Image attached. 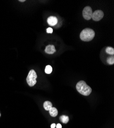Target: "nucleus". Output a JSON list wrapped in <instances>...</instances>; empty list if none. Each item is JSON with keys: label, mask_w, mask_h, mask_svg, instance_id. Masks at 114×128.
I'll return each instance as SVG.
<instances>
[{"label": "nucleus", "mask_w": 114, "mask_h": 128, "mask_svg": "<svg viewBox=\"0 0 114 128\" xmlns=\"http://www.w3.org/2000/svg\"><path fill=\"white\" fill-rule=\"evenodd\" d=\"M76 88L77 91L83 95L88 96L92 92L91 88L84 80L79 82L76 84Z\"/></svg>", "instance_id": "obj_1"}, {"label": "nucleus", "mask_w": 114, "mask_h": 128, "mask_svg": "<svg viewBox=\"0 0 114 128\" xmlns=\"http://www.w3.org/2000/svg\"><path fill=\"white\" fill-rule=\"evenodd\" d=\"M95 35V32L93 29L90 28H86L81 32L80 38L83 41L89 42L94 38Z\"/></svg>", "instance_id": "obj_2"}, {"label": "nucleus", "mask_w": 114, "mask_h": 128, "mask_svg": "<svg viewBox=\"0 0 114 128\" xmlns=\"http://www.w3.org/2000/svg\"><path fill=\"white\" fill-rule=\"evenodd\" d=\"M37 77V74L34 70H31L29 71L26 80L30 87H33L36 84Z\"/></svg>", "instance_id": "obj_3"}, {"label": "nucleus", "mask_w": 114, "mask_h": 128, "mask_svg": "<svg viewBox=\"0 0 114 128\" xmlns=\"http://www.w3.org/2000/svg\"><path fill=\"white\" fill-rule=\"evenodd\" d=\"M92 15L93 12L91 7L87 6L83 10L82 16L85 19L87 20H90L91 18H92Z\"/></svg>", "instance_id": "obj_4"}, {"label": "nucleus", "mask_w": 114, "mask_h": 128, "mask_svg": "<svg viewBox=\"0 0 114 128\" xmlns=\"http://www.w3.org/2000/svg\"><path fill=\"white\" fill-rule=\"evenodd\" d=\"M103 16H104V13L100 10H97L93 12V15L92 18L95 21H99L101 20Z\"/></svg>", "instance_id": "obj_5"}, {"label": "nucleus", "mask_w": 114, "mask_h": 128, "mask_svg": "<svg viewBox=\"0 0 114 128\" xmlns=\"http://www.w3.org/2000/svg\"><path fill=\"white\" fill-rule=\"evenodd\" d=\"M47 22L50 26H54L57 24L58 20L55 16H51L48 18Z\"/></svg>", "instance_id": "obj_6"}, {"label": "nucleus", "mask_w": 114, "mask_h": 128, "mask_svg": "<svg viewBox=\"0 0 114 128\" xmlns=\"http://www.w3.org/2000/svg\"><path fill=\"white\" fill-rule=\"evenodd\" d=\"M55 52H56V50L55 49L54 46L53 45H49L46 47L45 52L47 53V54H53V53Z\"/></svg>", "instance_id": "obj_7"}, {"label": "nucleus", "mask_w": 114, "mask_h": 128, "mask_svg": "<svg viewBox=\"0 0 114 128\" xmlns=\"http://www.w3.org/2000/svg\"><path fill=\"white\" fill-rule=\"evenodd\" d=\"M44 108L46 111H49L52 108V104L49 101H46L44 103Z\"/></svg>", "instance_id": "obj_8"}, {"label": "nucleus", "mask_w": 114, "mask_h": 128, "mask_svg": "<svg viewBox=\"0 0 114 128\" xmlns=\"http://www.w3.org/2000/svg\"><path fill=\"white\" fill-rule=\"evenodd\" d=\"M50 115L52 117H56L58 115V111L56 108L52 107L49 110Z\"/></svg>", "instance_id": "obj_9"}, {"label": "nucleus", "mask_w": 114, "mask_h": 128, "mask_svg": "<svg viewBox=\"0 0 114 128\" xmlns=\"http://www.w3.org/2000/svg\"><path fill=\"white\" fill-rule=\"evenodd\" d=\"M60 120L64 124H67L69 121V118L68 116L62 115L59 117Z\"/></svg>", "instance_id": "obj_10"}, {"label": "nucleus", "mask_w": 114, "mask_h": 128, "mask_svg": "<svg viewBox=\"0 0 114 128\" xmlns=\"http://www.w3.org/2000/svg\"><path fill=\"white\" fill-rule=\"evenodd\" d=\"M106 53L110 55H114V49L111 47H108L106 50Z\"/></svg>", "instance_id": "obj_11"}, {"label": "nucleus", "mask_w": 114, "mask_h": 128, "mask_svg": "<svg viewBox=\"0 0 114 128\" xmlns=\"http://www.w3.org/2000/svg\"><path fill=\"white\" fill-rule=\"evenodd\" d=\"M107 62L109 64V65H113V64H114V56H110V57L108 58Z\"/></svg>", "instance_id": "obj_12"}, {"label": "nucleus", "mask_w": 114, "mask_h": 128, "mask_svg": "<svg viewBox=\"0 0 114 128\" xmlns=\"http://www.w3.org/2000/svg\"><path fill=\"white\" fill-rule=\"evenodd\" d=\"M52 71V68L50 65H48L45 68V72L47 74H50Z\"/></svg>", "instance_id": "obj_13"}, {"label": "nucleus", "mask_w": 114, "mask_h": 128, "mask_svg": "<svg viewBox=\"0 0 114 128\" xmlns=\"http://www.w3.org/2000/svg\"><path fill=\"white\" fill-rule=\"evenodd\" d=\"M47 32L48 34H52L53 32V29L51 28H48L47 29Z\"/></svg>", "instance_id": "obj_14"}, {"label": "nucleus", "mask_w": 114, "mask_h": 128, "mask_svg": "<svg viewBox=\"0 0 114 128\" xmlns=\"http://www.w3.org/2000/svg\"><path fill=\"white\" fill-rule=\"evenodd\" d=\"M56 126L57 128H62V126H61V124H58Z\"/></svg>", "instance_id": "obj_15"}, {"label": "nucleus", "mask_w": 114, "mask_h": 128, "mask_svg": "<svg viewBox=\"0 0 114 128\" xmlns=\"http://www.w3.org/2000/svg\"><path fill=\"white\" fill-rule=\"evenodd\" d=\"M55 126H56V124H52L51 126V128H55Z\"/></svg>", "instance_id": "obj_16"}, {"label": "nucleus", "mask_w": 114, "mask_h": 128, "mask_svg": "<svg viewBox=\"0 0 114 128\" xmlns=\"http://www.w3.org/2000/svg\"><path fill=\"white\" fill-rule=\"evenodd\" d=\"M19 2H25V0H19Z\"/></svg>", "instance_id": "obj_17"}, {"label": "nucleus", "mask_w": 114, "mask_h": 128, "mask_svg": "<svg viewBox=\"0 0 114 128\" xmlns=\"http://www.w3.org/2000/svg\"><path fill=\"white\" fill-rule=\"evenodd\" d=\"M0 116H1V113H0Z\"/></svg>", "instance_id": "obj_18"}]
</instances>
